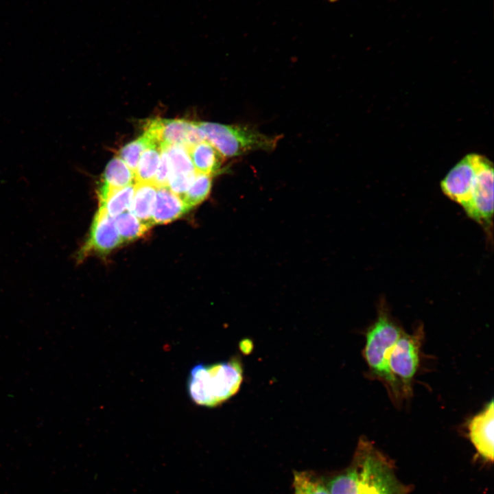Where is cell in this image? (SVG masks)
<instances>
[{
  "label": "cell",
  "mask_w": 494,
  "mask_h": 494,
  "mask_svg": "<svg viewBox=\"0 0 494 494\" xmlns=\"http://www.w3.org/2000/svg\"><path fill=\"white\" fill-rule=\"evenodd\" d=\"M242 381V362L238 357H233L225 362L193 366L188 377L187 390L196 404L213 408L234 396Z\"/></svg>",
  "instance_id": "6da1fadb"
},
{
  "label": "cell",
  "mask_w": 494,
  "mask_h": 494,
  "mask_svg": "<svg viewBox=\"0 0 494 494\" xmlns=\"http://www.w3.org/2000/svg\"><path fill=\"white\" fill-rule=\"evenodd\" d=\"M403 331L381 303L375 321L366 333L362 352L369 375L384 385L390 399L397 405L403 397L399 384L389 369L386 355Z\"/></svg>",
  "instance_id": "7a4b0ae2"
},
{
  "label": "cell",
  "mask_w": 494,
  "mask_h": 494,
  "mask_svg": "<svg viewBox=\"0 0 494 494\" xmlns=\"http://www.w3.org/2000/svg\"><path fill=\"white\" fill-rule=\"evenodd\" d=\"M204 139L224 158L242 156L255 151L273 150L280 137L269 136L250 126L197 122Z\"/></svg>",
  "instance_id": "3957f363"
},
{
  "label": "cell",
  "mask_w": 494,
  "mask_h": 494,
  "mask_svg": "<svg viewBox=\"0 0 494 494\" xmlns=\"http://www.w3.org/2000/svg\"><path fill=\"white\" fill-rule=\"evenodd\" d=\"M353 461L360 473L357 494H407L391 462L366 438L359 440Z\"/></svg>",
  "instance_id": "277c9868"
},
{
  "label": "cell",
  "mask_w": 494,
  "mask_h": 494,
  "mask_svg": "<svg viewBox=\"0 0 494 494\" xmlns=\"http://www.w3.org/2000/svg\"><path fill=\"white\" fill-rule=\"evenodd\" d=\"M423 336L422 326L412 334L403 331L386 355L389 369L399 384L403 399L412 395V381L420 363Z\"/></svg>",
  "instance_id": "5b68a950"
},
{
  "label": "cell",
  "mask_w": 494,
  "mask_h": 494,
  "mask_svg": "<svg viewBox=\"0 0 494 494\" xmlns=\"http://www.w3.org/2000/svg\"><path fill=\"white\" fill-rule=\"evenodd\" d=\"M467 215L486 229L492 226L493 216V167L481 155L471 198L464 209Z\"/></svg>",
  "instance_id": "8992f818"
},
{
  "label": "cell",
  "mask_w": 494,
  "mask_h": 494,
  "mask_svg": "<svg viewBox=\"0 0 494 494\" xmlns=\"http://www.w3.org/2000/svg\"><path fill=\"white\" fill-rule=\"evenodd\" d=\"M481 155L469 154L459 161L441 180L443 193L464 209L469 203Z\"/></svg>",
  "instance_id": "52a82bcc"
},
{
  "label": "cell",
  "mask_w": 494,
  "mask_h": 494,
  "mask_svg": "<svg viewBox=\"0 0 494 494\" xmlns=\"http://www.w3.org/2000/svg\"><path fill=\"white\" fill-rule=\"evenodd\" d=\"M145 132L161 145L162 150L171 145L189 149L205 140L196 121L183 119H153L148 123Z\"/></svg>",
  "instance_id": "ba28073f"
},
{
  "label": "cell",
  "mask_w": 494,
  "mask_h": 494,
  "mask_svg": "<svg viewBox=\"0 0 494 494\" xmlns=\"http://www.w3.org/2000/svg\"><path fill=\"white\" fill-rule=\"evenodd\" d=\"M122 243L115 217L99 207L93 218L89 236L78 251L77 259L82 261L91 255L106 254Z\"/></svg>",
  "instance_id": "9c48e42d"
},
{
  "label": "cell",
  "mask_w": 494,
  "mask_h": 494,
  "mask_svg": "<svg viewBox=\"0 0 494 494\" xmlns=\"http://www.w3.org/2000/svg\"><path fill=\"white\" fill-rule=\"evenodd\" d=\"M494 405L491 400L484 408L469 422V438L478 451L486 460H493Z\"/></svg>",
  "instance_id": "30bf717a"
},
{
  "label": "cell",
  "mask_w": 494,
  "mask_h": 494,
  "mask_svg": "<svg viewBox=\"0 0 494 494\" xmlns=\"http://www.w3.org/2000/svg\"><path fill=\"white\" fill-rule=\"evenodd\" d=\"M191 209L182 197L168 187H157L152 214V224H166L175 220Z\"/></svg>",
  "instance_id": "8fae6325"
},
{
  "label": "cell",
  "mask_w": 494,
  "mask_h": 494,
  "mask_svg": "<svg viewBox=\"0 0 494 494\" xmlns=\"http://www.w3.org/2000/svg\"><path fill=\"white\" fill-rule=\"evenodd\" d=\"M157 187L152 183L137 182L129 207L130 211L149 228L153 225L152 214Z\"/></svg>",
  "instance_id": "7c38bea8"
},
{
  "label": "cell",
  "mask_w": 494,
  "mask_h": 494,
  "mask_svg": "<svg viewBox=\"0 0 494 494\" xmlns=\"http://www.w3.org/2000/svg\"><path fill=\"white\" fill-rule=\"evenodd\" d=\"M135 181L134 173L119 156L114 157L107 164L98 189V197L105 196L112 190L120 189Z\"/></svg>",
  "instance_id": "4fadbf2b"
},
{
  "label": "cell",
  "mask_w": 494,
  "mask_h": 494,
  "mask_svg": "<svg viewBox=\"0 0 494 494\" xmlns=\"http://www.w3.org/2000/svg\"><path fill=\"white\" fill-rule=\"evenodd\" d=\"M187 150L196 172L213 176L220 172L224 158L207 141L204 140Z\"/></svg>",
  "instance_id": "5bb4252c"
},
{
  "label": "cell",
  "mask_w": 494,
  "mask_h": 494,
  "mask_svg": "<svg viewBox=\"0 0 494 494\" xmlns=\"http://www.w3.org/2000/svg\"><path fill=\"white\" fill-rule=\"evenodd\" d=\"M134 184L110 191L99 198V207L109 215L115 217L129 209L132 198Z\"/></svg>",
  "instance_id": "9a60e30c"
},
{
  "label": "cell",
  "mask_w": 494,
  "mask_h": 494,
  "mask_svg": "<svg viewBox=\"0 0 494 494\" xmlns=\"http://www.w3.org/2000/svg\"><path fill=\"white\" fill-rule=\"evenodd\" d=\"M162 152L158 143H151L143 152L134 172L135 183H152Z\"/></svg>",
  "instance_id": "2e32d148"
},
{
  "label": "cell",
  "mask_w": 494,
  "mask_h": 494,
  "mask_svg": "<svg viewBox=\"0 0 494 494\" xmlns=\"http://www.w3.org/2000/svg\"><path fill=\"white\" fill-rule=\"evenodd\" d=\"M359 482V469L353 461L345 471L330 479L325 486L330 494H357Z\"/></svg>",
  "instance_id": "e0dca14e"
},
{
  "label": "cell",
  "mask_w": 494,
  "mask_h": 494,
  "mask_svg": "<svg viewBox=\"0 0 494 494\" xmlns=\"http://www.w3.org/2000/svg\"><path fill=\"white\" fill-rule=\"evenodd\" d=\"M115 221L123 242L139 238L150 228L128 211H124L115 217Z\"/></svg>",
  "instance_id": "ac0fdd59"
},
{
  "label": "cell",
  "mask_w": 494,
  "mask_h": 494,
  "mask_svg": "<svg viewBox=\"0 0 494 494\" xmlns=\"http://www.w3.org/2000/svg\"><path fill=\"white\" fill-rule=\"evenodd\" d=\"M163 150H165L168 158L170 175L196 172L185 147L180 145H171Z\"/></svg>",
  "instance_id": "d6986e66"
},
{
  "label": "cell",
  "mask_w": 494,
  "mask_h": 494,
  "mask_svg": "<svg viewBox=\"0 0 494 494\" xmlns=\"http://www.w3.org/2000/svg\"><path fill=\"white\" fill-rule=\"evenodd\" d=\"M212 176L202 173H196L192 183L183 197L190 209L207 198L211 189Z\"/></svg>",
  "instance_id": "ffe728a7"
},
{
  "label": "cell",
  "mask_w": 494,
  "mask_h": 494,
  "mask_svg": "<svg viewBox=\"0 0 494 494\" xmlns=\"http://www.w3.org/2000/svg\"><path fill=\"white\" fill-rule=\"evenodd\" d=\"M153 143L156 142H155L148 134L144 132L138 139L123 147L119 152V157L122 159L128 167L134 173L143 152Z\"/></svg>",
  "instance_id": "44dd1931"
},
{
  "label": "cell",
  "mask_w": 494,
  "mask_h": 494,
  "mask_svg": "<svg viewBox=\"0 0 494 494\" xmlns=\"http://www.w3.org/2000/svg\"><path fill=\"white\" fill-rule=\"evenodd\" d=\"M294 492L298 494H330L325 484L307 472H296Z\"/></svg>",
  "instance_id": "7402d4cb"
},
{
  "label": "cell",
  "mask_w": 494,
  "mask_h": 494,
  "mask_svg": "<svg viewBox=\"0 0 494 494\" xmlns=\"http://www.w3.org/2000/svg\"><path fill=\"white\" fill-rule=\"evenodd\" d=\"M170 175V167L166 152L162 150L158 166L152 181L157 187H167Z\"/></svg>",
  "instance_id": "603a6c76"
},
{
  "label": "cell",
  "mask_w": 494,
  "mask_h": 494,
  "mask_svg": "<svg viewBox=\"0 0 494 494\" xmlns=\"http://www.w3.org/2000/svg\"><path fill=\"white\" fill-rule=\"evenodd\" d=\"M330 1H336L338 0H329Z\"/></svg>",
  "instance_id": "cb8c5ba5"
},
{
  "label": "cell",
  "mask_w": 494,
  "mask_h": 494,
  "mask_svg": "<svg viewBox=\"0 0 494 494\" xmlns=\"http://www.w3.org/2000/svg\"><path fill=\"white\" fill-rule=\"evenodd\" d=\"M294 494H298V493H297L294 492Z\"/></svg>",
  "instance_id": "d4e9b609"
}]
</instances>
